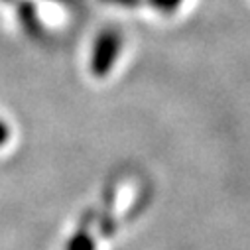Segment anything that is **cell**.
<instances>
[{"mask_svg": "<svg viewBox=\"0 0 250 250\" xmlns=\"http://www.w3.org/2000/svg\"><path fill=\"white\" fill-rule=\"evenodd\" d=\"M8 138H10V130H8L6 124H4L2 120H0V146L6 144V142H8Z\"/></svg>", "mask_w": 250, "mask_h": 250, "instance_id": "3957f363", "label": "cell"}, {"mask_svg": "<svg viewBox=\"0 0 250 250\" xmlns=\"http://www.w3.org/2000/svg\"><path fill=\"white\" fill-rule=\"evenodd\" d=\"M120 51V40L114 34H104L97 42L93 49V61H91V71L97 77H104L110 67L114 65V61Z\"/></svg>", "mask_w": 250, "mask_h": 250, "instance_id": "6da1fadb", "label": "cell"}, {"mask_svg": "<svg viewBox=\"0 0 250 250\" xmlns=\"http://www.w3.org/2000/svg\"><path fill=\"white\" fill-rule=\"evenodd\" d=\"M67 250H95V242H93V238H91L89 234L77 232V234L69 240Z\"/></svg>", "mask_w": 250, "mask_h": 250, "instance_id": "7a4b0ae2", "label": "cell"}]
</instances>
